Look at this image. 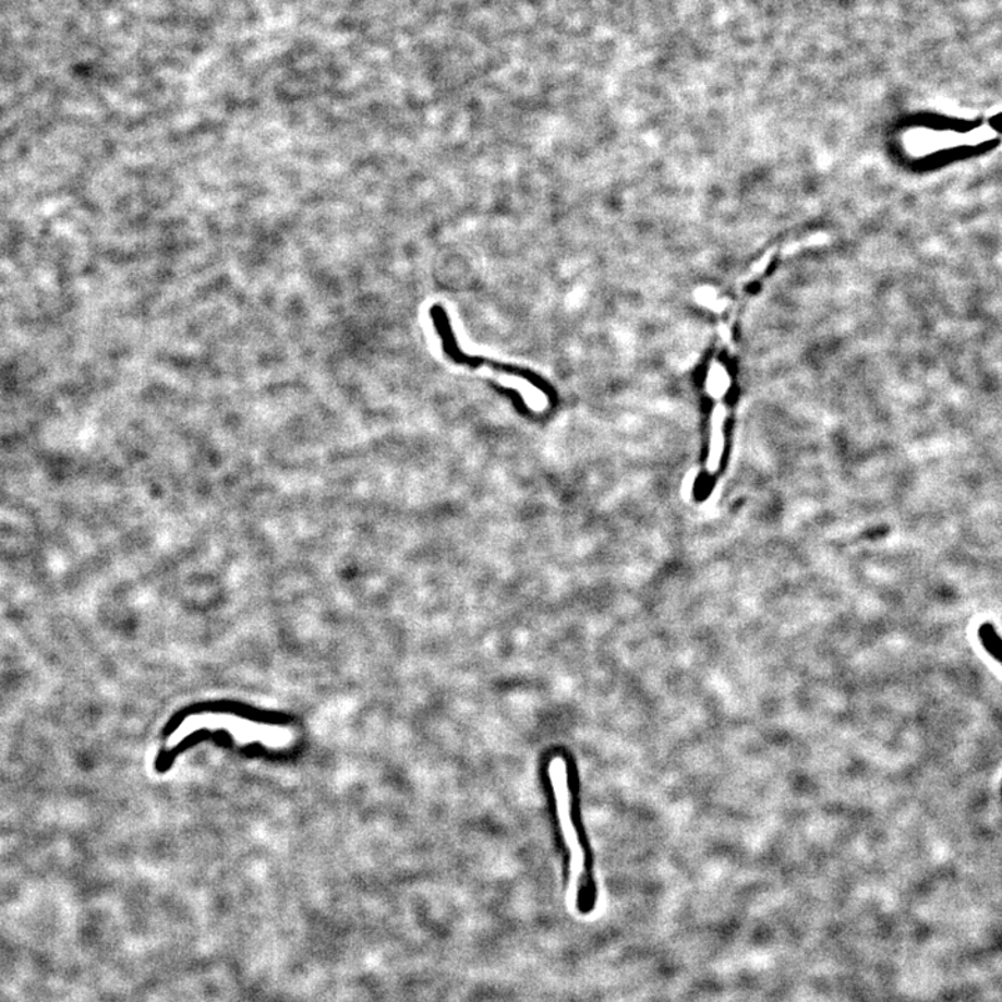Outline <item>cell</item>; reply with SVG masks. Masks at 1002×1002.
I'll return each mask as SVG.
<instances>
[{
    "mask_svg": "<svg viewBox=\"0 0 1002 1002\" xmlns=\"http://www.w3.org/2000/svg\"><path fill=\"white\" fill-rule=\"evenodd\" d=\"M553 789H555L558 819H560L564 838H566L568 848L571 850V869L572 873L578 876L577 885V910L581 915H589L595 909L597 901V891L595 881L587 872L585 854H583L581 844H579L576 825L571 816V794L568 787L567 766L563 759H555L548 768Z\"/></svg>",
    "mask_w": 1002,
    "mask_h": 1002,
    "instance_id": "obj_1",
    "label": "cell"
}]
</instances>
